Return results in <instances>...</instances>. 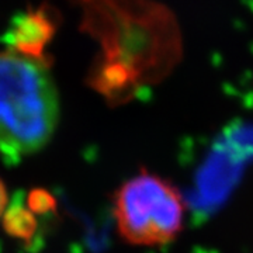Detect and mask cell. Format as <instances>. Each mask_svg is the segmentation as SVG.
I'll use <instances>...</instances> for the list:
<instances>
[{
	"mask_svg": "<svg viewBox=\"0 0 253 253\" xmlns=\"http://www.w3.org/2000/svg\"><path fill=\"white\" fill-rule=\"evenodd\" d=\"M152 4L136 0H87L89 30L100 37L104 56L93 83L107 97L126 100L142 83L159 81L166 72L156 63L163 59L174 65L179 56V36L174 27L156 30L172 24V20L152 28L146 23L159 17L161 9L145 20Z\"/></svg>",
	"mask_w": 253,
	"mask_h": 253,
	"instance_id": "cell-1",
	"label": "cell"
},
{
	"mask_svg": "<svg viewBox=\"0 0 253 253\" xmlns=\"http://www.w3.org/2000/svg\"><path fill=\"white\" fill-rule=\"evenodd\" d=\"M58 93L46 58L0 52V158L18 162L51 139Z\"/></svg>",
	"mask_w": 253,
	"mask_h": 253,
	"instance_id": "cell-2",
	"label": "cell"
},
{
	"mask_svg": "<svg viewBox=\"0 0 253 253\" xmlns=\"http://www.w3.org/2000/svg\"><path fill=\"white\" fill-rule=\"evenodd\" d=\"M6 226L13 235L26 236L33 229V218L26 210H11L7 212Z\"/></svg>",
	"mask_w": 253,
	"mask_h": 253,
	"instance_id": "cell-5",
	"label": "cell"
},
{
	"mask_svg": "<svg viewBox=\"0 0 253 253\" xmlns=\"http://www.w3.org/2000/svg\"><path fill=\"white\" fill-rule=\"evenodd\" d=\"M184 210L179 189L145 169L116 191L113 208L118 234L136 246L174 241L183 228Z\"/></svg>",
	"mask_w": 253,
	"mask_h": 253,
	"instance_id": "cell-3",
	"label": "cell"
},
{
	"mask_svg": "<svg viewBox=\"0 0 253 253\" xmlns=\"http://www.w3.org/2000/svg\"><path fill=\"white\" fill-rule=\"evenodd\" d=\"M54 33V20L45 10H33L13 20L6 34V42L9 49L16 52L34 58H45L44 51Z\"/></svg>",
	"mask_w": 253,
	"mask_h": 253,
	"instance_id": "cell-4",
	"label": "cell"
},
{
	"mask_svg": "<svg viewBox=\"0 0 253 253\" xmlns=\"http://www.w3.org/2000/svg\"><path fill=\"white\" fill-rule=\"evenodd\" d=\"M6 206H7V191H6V187H4L3 181L0 180V217L4 212Z\"/></svg>",
	"mask_w": 253,
	"mask_h": 253,
	"instance_id": "cell-6",
	"label": "cell"
}]
</instances>
